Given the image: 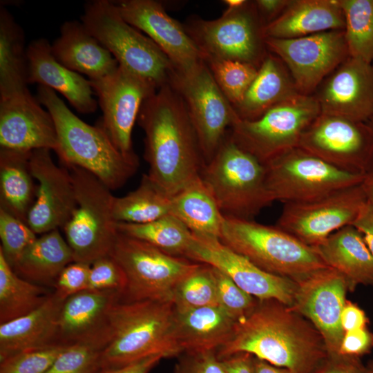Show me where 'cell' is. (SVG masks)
<instances>
[{"label": "cell", "instance_id": "cell-55", "mask_svg": "<svg viewBox=\"0 0 373 373\" xmlns=\"http://www.w3.org/2000/svg\"><path fill=\"white\" fill-rule=\"evenodd\" d=\"M162 358V356L155 355L119 367L102 369L99 373H149Z\"/></svg>", "mask_w": 373, "mask_h": 373}, {"label": "cell", "instance_id": "cell-9", "mask_svg": "<svg viewBox=\"0 0 373 373\" xmlns=\"http://www.w3.org/2000/svg\"><path fill=\"white\" fill-rule=\"evenodd\" d=\"M321 114L314 95L296 93L253 120L240 119L229 135L264 165L298 147L307 127Z\"/></svg>", "mask_w": 373, "mask_h": 373}, {"label": "cell", "instance_id": "cell-1", "mask_svg": "<svg viewBox=\"0 0 373 373\" xmlns=\"http://www.w3.org/2000/svg\"><path fill=\"white\" fill-rule=\"evenodd\" d=\"M260 302L216 351L219 359L247 353L291 373H316L329 358L320 333L286 305L274 300Z\"/></svg>", "mask_w": 373, "mask_h": 373}, {"label": "cell", "instance_id": "cell-42", "mask_svg": "<svg viewBox=\"0 0 373 373\" xmlns=\"http://www.w3.org/2000/svg\"><path fill=\"white\" fill-rule=\"evenodd\" d=\"M0 251L13 268L37 237L27 223L0 208Z\"/></svg>", "mask_w": 373, "mask_h": 373}, {"label": "cell", "instance_id": "cell-35", "mask_svg": "<svg viewBox=\"0 0 373 373\" xmlns=\"http://www.w3.org/2000/svg\"><path fill=\"white\" fill-rule=\"evenodd\" d=\"M23 30L0 8V99L28 90L27 47Z\"/></svg>", "mask_w": 373, "mask_h": 373}, {"label": "cell", "instance_id": "cell-6", "mask_svg": "<svg viewBox=\"0 0 373 373\" xmlns=\"http://www.w3.org/2000/svg\"><path fill=\"white\" fill-rule=\"evenodd\" d=\"M200 177L224 216L252 220L274 202L265 166L236 144L229 132Z\"/></svg>", "mask_w": 373, "mask_h": 373}, {"label": "cell", "instance_id": "cell-8", "mask_svg": "<svg viewBox=\"0 0 373 373\" xmlns=\"http://www.w3.org/2000/svg\"><path fill=\"white\" fill-rule=\"evenodd\" d=\"M67 168L73 181L76 207L63 229L75 262L91 265L109 255L117 236L113 213L115 196L89 171L75 166Z\"/></svg>", "mask_w": 373, "mask_h": 373}, {"label": "cell", "instance_id": "cell-43", "mask_svg": "<svg viewBox=\"0 0 373 373\" xmlns=\"http://www.w3.org/2000/svg\"><path fill=\"white\" fill-rule=\"evenodd\" d=\"M102 350L86 343L66 345L46 373H99Z\"/></svg>", "mask_w": 373, "mask_h": 373}, {"label": "cell", "instance_id": "cell-30", "mask_svg": "<svg viewBox=\"0 0 373 373\" xmlns=\"http://www.w3.org/2000/svg\"><path fill=\"white\" fill-rule=\"evenodd\" d=\"M313 247L327 266L345 277L349 290L358 285H373V255L361 233L352 224Z\"/></svg>", "mask_w": 373, "mask_h": 373}, {"label": "cell", "instance_id": "cell-56", "mask_svg": "<svg viewBox=\"0 0 373 373\" xmlns=\"http://www.w3.org/2000/svg\"><path fill=\"white\" fill-rule=\"evenodd\" d=\"M253 363L254 373H291L285 368L275 366L254 356Z\"/></svg>", "mask_w": 373, "mask_h": 373}, {"label": "cell", "instance_id": "cell-46", "mask_svg": "<svg viewBox=\"0 0 373 373\" xmlns=\"http://www.w3.org/2000/svg\"><path fill=\"white\" fill-rule=\"evenodd\" d=\"M126 285L123 269L110 255L98 258L90 265L88 290L111 291L122 296Z\"/></svg>", "mask_w": 373, "mask_h": 373}, {"label": "cell", "instance_id": "cell-52", "mask_svg": "<svg viewBox=\"0 0 373 373\" xmlns=\"http://www.w3.org/2000/svg\"><path fill=\"white\" fill-rule=\"evenodd\" d=\"M362 234L365 244L373 255V204L367 202L352 224Z\"/></svg>", "mask_w": 373, "mask_h": 373}, {"label": "cell", "instance_id": "cell-2", "mask_svg": "<svg viewBox=\"0 0 373 373\" xmlns=\"http://www.w3.org/2000/svg\"><path fill=\"white\" fill-rule=\"evenodd\" d=\"M137 122L144 133L148 175L173 196L200 175L205 164L186 105L167 83L146 98Z\"/></svg>", "mask_w": 373, "mask_h": 373}, {"label": "cell", "instance_id": "cell-57", "mask_svg": "<svg viewBox=\"0 0 373 373\" xmlns=\"http://www.w3.org/2000/svg\"><path fill=\"white\" fill-rule=\"evenodd\" d=\"M361 184L367 201L373 204V161L368 171L364 175Z\"/></svg>", "mask_w": 373, "mask_h": 373}, {"label": "cell", "instance_id": "cell-4", "mask_svg": "<svg viewBox=\"0 0 373 373\" xmlns=\"http://www.w3.org/2000/svg\"><path fill=\"white\" fill-rule=\"evenodd\" d=\"M173 301H117L109 312L110 338L101 352L102 369L143 358L182 354L175 339Z\"/></svg>", "mask_w": 373, "mask_h": 373}, {"label": "cell", "instance_id": "cell-17", "mask_svg": "<svg viewBox=\"0 0 373 373\" xmlns=\"http://www.w3.org/2000/svg\"><path fill=\"white\" fill-rule=\"evenodd\" d=\"M186 258L217 269L259 300H274L288 307L294 304L296 282L265 271L218 238L193 234Z\"/></svg>", "mask_w": 373, "mask_h": 373}, {"label": "cell", "instance_id": "cell-31", "mask_svg": "<svg viewBox=\"0 0 373 373\" xmlns=\"http://www.w3.org/2000/svg\"><path fill=\"white\" fill-rule=\"evenodd\" d=\"M284 63L268 51L242 102L234 108L242 120H253L298 93Z\"/></svg>", "mask_w": 373, "mask_h": 373}, {"label": "cell", "instance_id": "cell-26", "mask_svg": "<svg viewBox=\"0 0 373 373\" xmlns=\"http://www.w3.org/2000/svg\"><path fill=\"white\" fill-rule=\"evenodd\" d=\"M55 59L68 69L97 82L113 75L119 64L82 21H65L60 35L51 44Z\"/></svg>", "mask_w": 373, "mask_h": 373}, {"label": "cell", "instance_id": "cell-23", "mask_svg": "<svg viewBox=\"0 0 373 373\" xmlns=\"http://www.w3.org/2000/svg\"><path fill=\"white\" fill-rule=\"evenodd\" d=\"M0 149L57 151L55 122L28 90L0 99Z\"/></svg>", "mask_w": 373, "mask_h": 373}, {"label": "cell", "instance_id": "cell-48", "mask_svg": "<svg viewBox=\"0 0 373 373\" xmlns=\"http://www.w3.org/2000/svg\"><path fill=\"white\" fill-rule=\"evenodd\" d=\"M173 373H226L216 351L183 352Z\"/></svg>", "mask_w": 373, "mask_h": 373}, {"label": "cell", "instance_id": "cell-16", "mask_svg": "<svg viewBox=\"0 0 373 373\" xmlns=\"http://www.w3.org/2000/svg\"><path fill=\"white\" fill-rule=\"evenodd\" d=\"M298 147L342 171L365 175L373 161V132L365 122L320 114Z\"/></svg>", "mask_w": 373, "mask_h": 373}, {"label": "cell", "instance_id": "cell-37", "mask_svg": "<svg viewBox=\"0 0 373 373\" xmlns=\"http://www.w3.org/2000/svg\"><path fill=\"white\" fill-rule=\"evenodd\" d=\"M51 294L18 276L0 251V324L29 314Z\"/></svg>", "mask_w": 373, "mask_h": 373}, {"label": "cell", "instance_id": "cell-15", "mask_svg": "<svg viewBox=\"0 0 373 373\" xmlns=\"http://www.w3.org/2000/svg\"><path fill=\"white\" fill-rule=\"evenodd\" d=\"M367 199L361 183L320 198L284 203L276 226L311 247L352 224Z\"/></svg>", "mask_w": 373, "mask_h": 373}, {"label": "cell", "instance_id": "cell-60", "mask_svg": "<svg viewBox=\"0 0 373 373\" xmlns=\"http://www.w3.org/2000/svg\"><path fill=\"white\" fill-rule=\"evenodd\" d=\"M366 123L373 132V116Z\"/></svg>", "mask_w": 373, "mask_h": 373}, {"label": "cell", "instance_id": "cell-39", "mask_svg": "<svg viewBox=\"0 0 373 373\" xmlns=\"http://www.w3.org/2000/svg\"><path fill=\"white\" fill-rule=\"evenodd\" d=\"M349 56L373 66V0H339Z\"/></svg>", "mask_w": 373, "mask_h": 373}, {"label": "cell", "instance_id": "cell-33", "mask_svg": "<svg viewBox=\"0 0 373 373\" xmlns=\"http://www.w3.org/2000/svg\"><path fill=\"white\" fill-rule=\"evenodd\" d=\"M30 154L0 149V208L26 223L37 188L30 169Z\"/></svg>", "mask_w": 373, "mask_h": 373}, {"label": "cell", "instance_id": "cell-13", "mask_svg": "<svg viewBox=\"0 0 373 373\" xmlns=\"http://www.w3.org/2000/svg\"><path fill=\"white\" fill-rule=\"evenodd\" d=\"M266 182L274 201L283 203L316 200L362 183L364 175L342 171L296 147L266 164Z\"/></svg>", "mask_w": 373, "mask_h": 373}, {"label": "cell", "instance_id": "cell-24", "mask_svg": "<svg viewBox=\"0 0 373 373\" xmlns=\"http://www.w3.org/2000/svg\"><path fill=\"white\" fill-rule=\"evenodd\" d=\"M121 296L115 291L86 289L65 299L58 318L57 343H86L103 350L110 338V309Z\"/></svg>", "mask_w": 373, "mask_h": 373}, {"label": "cell", "instance_id": "cell-29", "mask_svg": "<svg viewBox=\"0 0 373 373\" xmlns=\"http://www.w3.org/2000/svg\"><path fill=\"white\" fill-rule=\"evenodd\" d=\"M63 301L51 294L29 314L0 324V361L23 351L58 343V318Z\"/></svg>", "mask_w": 373, "mask_h": 373}, {"label": "cell", "instance_id": "cell-58", "mask_svg": "<svg viewBox=\"0 0 373 373\" xmlns=\"http://www.w3.org/2000/svg\"><path fill=\"white\" fill-rule=\"evenodd\" d=\"M246 0H224V3L227 6V8H236L242 6Z\"/></svg>", "mask_w": 373, "mask_h": 373}, {"label": "cell", "instance_id": "cell-40", "mask_svg": "<svg viewBox=\"0 0 373 373\" xmlns=\"http://www.w3.org/2000/svg\"><path fill=\"white\" fill-rule=\"evenodd\" d=\"M172 301L178 310L218 306L213 267L200 263L178 284Z\"/></svg>", "mask_w": 373, "mask_h": 373}, {"label": "cell", "instance_id": "cell-20", "mask_svg": "<svg viewBox=\"0 0 373 373\" xmlns=\"http://www.w3.org/2000/svg\"><path fill=\"white\" fill-rule=\"evenodd\" d=\"M50 150L32 151L30 166L37 181L35 202L27 224L36 234L64 228L76 207L75 191L69 169L57 166Z\"/></svg>", "mask_w": 373, "mask_h": 373}, {"label": "cell", "instance_id": "cell-34", "mask_svg": "<svg viewBox=\"0 0 373 373\" xmlns=\"http://www.w3.org/2000/svg\"><path fill=\"white\" fill-rule=\"evenodd\" d=\"M73 262L72 249L59 231L55 229L37 237L12 269L30 282L54 285L61 271Z\"/></svg>", "mask_w": 373, "mask_h": 373}, {"label": "cell", "instance_id": "cell-47", "mask_svg": "<svg viewBox=\"0 0 373 373\" xmlns=\"http://www.w3.org/2000/svg\"><path fill=\"white\" fill-rule=\"evenodd\" d=\"M90 264L73 262L57 276L53 286L55 295L61 300L88 289Z\"/></svg>", "mask_w": 373, "mask_h": 373}, {"label": "cell", "instance_id": "cell-38", "mask_svg": "<svg viewBox=\"0 0 373 373\" xmlns=\"http://www.w3.org/2000/svg\"><path fill=\"white\" fill-rule=\"evenodd\" d=\"M118 232L148 242L173 256L186 258L193 239L192 232L170 214L142 224L117 222Z\"/></svg>", "mask_w": 373, "mask_h": 373}, {"label": "cell", "instance_id": "cell-45", "mask_svg": "<svg viewBox=\"0 0 373 373\" xmlns=\"http://www.w3.org/2000/svg\"><path fill=\"white\" fill-rule=\"evenodd\" d=\"M218 306L236 321L248 314L256 306L254 297L240 289L230 278L213 267Z\"/></svg>", "mask_w": 373, "mask_h": 373}, {"label": "cell", "instance_id": "cell-7", "mask_svg": "<svg viewBox=\"0 0 373 373\" xmlns=\"http://www.w3.org/2000/svg\"><path fill=\"white\" fill-rule=\"evenodd\" d=\"M81 21L119 65L157 88L169 83L173 66L168 57L149 37L122 18L113 1L87 2Z\"/></svg>", "mask_w": 373, "mask_h": 373}, {"label": "cell", "instance_id": "cell-36", "mask_svg": "<svg viewBox=\"0 0 373 373\" xmlns=\"http://www.w3.org/2000/svg\"><path fill=\"white\" fill-rule=\"evenodd\" d=\"M171 198L148 174H144L136 189L122 197H114L113 217L117 222H150L171 214Z\"/></svg>", "mask_w": 373, "mask_h": 373}, {"label": "cell", "instance_id": "cell-51", "mask_svg": "<svg viewBox=\"0 0 373 373\" xmlns=\"http://www.w3.org/2000/svg\"><path fill=\"white\" fill-rule=\"evenodd\" d=\"M368 319L365 312L357 305L346 300L343 309L341 323L343 331L348 332L366 327Z\"/></svg>", "mask_w": 373, "mask_h": 373}, {"label": "cell", "instance_id": "cell-14", "mask_svg": "<svg viewBox=\"0 0 373 373\" xmlns=\"http://www.w3.org/2000/svg\"><path fill=\"white\" fill-rule=\"evenodd\" d=\"M269 52L285 65L299 93L314 95L349 56L344 30L294 39L265 38Z\"/></svg>", "mask_w": 373, "mask_h": 373}, {"label": "cell", "instance_id": "cell-5", "mask_svg": "<svg viewBox=\"0 0 373 373\" xmlns=\"http://www.w3.org/2000/svg\"><path fill=\"white\" fill-rule=\"evenodd\" d=\"M220 240L265 271L296 283L328 267L313 247L276 225L224 216Z\"/></svg>", "mask_w": 373, "mask_h": 373}, {"label": "cell", "instance_id": "cell-32", "mask_svg": "<svg viewBox=\"0 0 373 373\" xmlns=\"http://www.w3.org/2000/svg\"><path fill=\"white\" fill-rule=\"evenodd\" d=\"M171 213L193 234L220 240L224 216L200 175L172 196Z\"/></svg>", "mask_w": 373, "mask_h": 373}, {"label": "cell", "instance_id": "cell-50", "mask_svg": "<svg viewBox=\"0 0 373 373\" xmlns=\"http://www.w3.org/2000/svg\"><path fill=\"white\" fill-rule=\"evenodd\" d=\"M316 373H370L358 358H328Z\"/></svg>", "mask_w": 373, "mask_h": 373}, {"label": "cell", "instance_id": "cell-27", "mask_svg": "<svg viewBox=\"0 0 373 373\" xmlns=\"http://www.w3.org/2000/svg\"><path fill=\"white\" fill-rule=\"evenodd\" d=\"M237 323L220 306L175 309L177 344L182 354L217 351L231 338Z\"/></svg>", "mask_w": 373, "mask_h": 373}, {"label": "cell", "instance_id": "cell-44", "mask_svg": "<svg viewBox=\"0 0 373 373\" xmlns=\"http://www.w3.org/2000/svg\"><path fill=\"white\" fill-rule=\"evenodd\" d=\"M66 347L56 343L13 354L0 361V373H46Z\"/></svg>", "mask_w": 373, "mask_h": 373}, {"label": "cell", "instance_id": "cell-53", "mask_svg": "<svg viewBox=\"0 0 373 373\" xmlns=\"http://www.w3.org/2000/svg\"><path fill=\"white\" fill-rule=\"evenodd\" d=\"M291 0H256L254 4L264 26L276 19Z\"/></svg>", "mask_w": 373, "mask_h": 373}, {"label": "cell", "instance_id": "cell-28", "mask_svg": "<svg viewBox=\"0 0 373 373\" xmlns=\"http://www.w3.org/2000/svg\"><path fill=\"white\" fill-rule=\"evenodd\" d=\"M339 0H291L286 9L262 29L264 38L294 39L344 30Z\"/></svg>", "mask_w": 373, "mask_h": 373}, {"label": "cell", "instance_id": "cell-41", "mask_svg": "<svg viewBox=\"0 0 373 373\" xmlns=\"http://www.w3.org/2000/svg\"><path fill=\"white\" fill-rule=\"evenodd\" d=\"M204 61L224 96L236 107L256 77L258 68L247 63L211 57H206Z\"/></svg>", "mask_w": 373, "mask_h": 373}, {"label": "cell", "instance_id": "cell-19", "mask_svg": "<svg viewBox=\"0 0 373 373\" xmlns=\"http://www.w3.org/2000/svg\"><path fill=\"white\" fill-rule=\"evenodd\" d=\"M293 311L309 321L321 335L329 358H336L345 334L341 316L348 285L345 277L327 267L297 283Z\"/></svg>", "mask_w": 373, "mask_h": 373}, {"label": "cell", "instance_id": "cell-25", "mask_svg": "<svg viewBox=\"0 0 373 373\" xmlns=\"http://www.w3.org/2000/svg\"><path fill=\"white\" fill-rule=\"evenodd\" d=\"M28 84H38L62 95L82 114L93 113L98 102L88 79L74 72L54 57L51 44L45 38L27 46Z\"/></svg>", "mask_w": 373, "mask_h": 373}, {"label": "cell", "instance_id": "cell-11", "mask_svg": "<svg viewBox=\"0 0 373 373\" xmlns=\"http://www.w3.org/2000/svg\"><path fill=\"white\" fill-rule=\"evenodd\" d=\"M169 83L186 105L207 164L240 118L204 61L187 70L173 69Z\"/></svg>", "mask_w": 373, "mask_h": 373}, {"label": "cell", "instance_id": "cell-12", "mask_svg": "<svg viewBox=\"0 0 373 373\" xmlns=\"http://www.w3.org/2000/svg\"><path fill=\"white\" fill-rule=\"evenodd\" d=\"M264 24L254 1L227 8L216 19H190L184 27L206 57L238 61L258 68L268 50L262 34Z\"/></svg>", "mask_w": 373, "mask_h": 373}, {"label": "cell", "instance_id": "cell-21", "mask_svg": "<svg viewBox=\"0 0 373 373\" xmlns=\"http://www.w3.org/2000/svg\"><path fill=\"white\" fill-rule=\"evenodd\" d=\"M122 18L144 32L164 52L173 69L189 70L204 61V55L185 28L155 0L113 1Z\"/></svg>", "mask_w": 373, "mask_h": 373}, {"label": "cell", "instance_id": "cell-49", "mask_svg": "<svg viewBox=\"0 0 373 373\" xmlns=\"http://www.w3.org/2000/svg\"><path fill=\"white\" fill-rule=\"evenodd\" d=\"M372 347L373 334L367 327L345 332L337 357L360 358L368 354Z\"/></svg>", "mask_w": 373, "mask_h": 373}, {"label": "cell", "instance_id": "cell-3", "mask_svg": "<svg viewBox=\"0 0 373 373\" xmlns=\"http://www.w3.org/2000/svg\"><path fill=\"white\" fill-rule=\"evenodd\" d=\"M36 97L55 122L58 142L55 153L63 166L89 171L111 190L122 186L135 173L137 156L122 154L99 124L84 122L48 87L39 85Z\"/></svg>", "mask_w": 373, "mask_h": 373}, {"label": "cell", "instance_id": "cell-18", "mask_svg": "<svg viewBox=\"0 0 373 373\" xmlns=\"http://www.w3.org/2000/svg\"><path fill=\"white\" fill-rule=\"evenodd\" d=\"M90 82L102 112L99 124L122 154L137 156L133 149V128L143 102L157 88L120 65L113 75Z\"/></svg>", "mask_w": 373, "mask_h": 373}, {"label": "cell", "instance_id": "cell-22", "mask_svg": "<svg viewBox=\"0 0 373 373\" xmlns=\"http://www.w3.org/2000/svg\"><path fill=\"white\" fill-rule=\"evenodd\" d=\"M321 114L367 122L373 116V66L349 57L318 88Z\"/></svg>", "mask_w": 373, "mask_h": 373}, {"label": "cell", "instance_id": "cell-10", "mask_svg": "<svg viewBox=\"0 0 373 373\" xmlns=\"http://www.w3.org/2000/svg\"><path fill=\"white\" fill-rule=\"evenodd\" d=\"M109 255L126 274L127 301H172L178 284L200 264L119 232Z\"/></svg>", "mask_w": 373, "mask_h": 373}, {"label": "cell", "instance_id": "cell-59", "mask_svg": "<svg viewBox=\"0 0 373 373\" xmlns=\"http://www.w3.org/2000/svg\"><path fill=\"white\" fill-rule=\"evenodd\" d=\"M370 373H373V361H371L366 365Z\"/></svg>", "mask_w": 373, "mask_h": 373}, {"label": "cell", "instance_id": "cell-54", "mask_svg": "<svg viewBox=\"0 0 373 373\" xmlns=\"http://www.w3.org/2000/svg\"><path fill=\"white\" fill-rule=\"evenodd\" d=\"M226 373H254V356L247 353H240L220 359Z\"/></svg>", "mask_w": 373, "mask_h": 373}]
</instances>
